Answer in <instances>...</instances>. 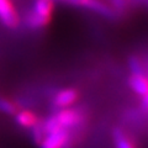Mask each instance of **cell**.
I'll return each mask as SVG.
<instances>
[{"instance_id":"cell-5","label":"cell","mask_w":148,"mask_h":148,"mask_svg":"<svg viewBox=\"0 0 148 148\" xmlns=\"http://www.w3.org/2000/svg\"><path fill=\"white\" fill-rule=\"evenodd\" d=\"M79 91L74 88H64V89L58 90L53 95L51 106L53 111L72 108V106L79 100Z\"/></svg>"},{"instance_id":"cell-10","label":"cell","mask_w":148,"mask_h":148,"mask_svg":"<svg viewBox=\"0 0 148 148\" xmlns=\"http://www.w3.org/2000/svg\"><path fill=\"white\" fill-rule=\"evenodd\" d=\"M128 68L131 71V74H138V73H147L146 69V64L143 62V59L140 57V56H130L128 57Z\"/></svg>"},{"instance_id":"cell-2","label":"cell","mask_w":148,"mask_h":148,"mask_svg":"<svg viewBox=\"0 0 148 148\" xmlns=\"http://www.w3.org/2000/svg\"><path fill=\"white\" fill-rule=\"evenodd\" d=\"M56 0H34L31 9L25 14L24 22L30 30L46 29L52 21Z\"/></svg>"},{"instance_id":"cell-7","label":"cell","mask_w":148,"mask_h":148,"mask_svg":"<svg viewBox=\"0 0 148 148\" xmlns=\"http://www.w3.org/2000/svg\"><path fill=\"white\" fill-rule=\"evenodd\" d=\"M14 117H15V122L17 126H20L21 128H25V130L34 128L41 120L36 115V112H34L32 110H29V109H24V110L20 109L14 115Z\"/></svg>"},{"instance_id":"cell-1","label":"cell","mask_w":148,"mask_h":148,"mask_svg":"<svg viewBox=\"0 0 148 148\" xmlns=\"http://www.w3.org/2000/svg\"><path fill=\"white\" fill-rule=\"evenodd\" d=\"M86 120L88 116L84 110L79 108H67L53 111L48 117L41 120V126L45 133L58 127L68 128L72 131H79L84 128Z\"/></svg>"},{"instance_id":"cell-8","label":"cell","mask_w":148,"mask_h":148,"mask_svg":"<svg viewBox=\"0 0 148 148\" xmlns=\"http://www.w3.org/2000/svg\"><path fill=\"white\" fill-rule=\"evenodd\" d=\"M128 86L135 94L143 96L148 94V75L147 73L131 74L128 77Z\"/></svg>"},{"instance_id":"cell-12","label":"cell","mask_w":148,"mask_h":148,"mask_svg":"<svg viewBox=\"0 0 148 148\" xmlns=\"http://www.w3.org/2000/svg\"><path fill=\"white\" fill-rule=\"evenodd\" d=\"M141 110L148 114V94L141 96Z\"/></svg>"},{"instance_id":"cell-9","label":"cell","mask_w":148,"mask_h":148,"mask_svg":"<svg viewBox=\"0 0 148 148\" xmlns=\"http://www.w3.org/2000/svg\"><path fill=\"white\" fill-rule=\"evenodd\" d=\"M112 141L115 148H136L132 138L127 135L126 131L122 128L116 127L112 132Z\"/></svg>"},{"instance_id":"cell-6","label":"cell","mask_w":148,"mask_h":148,"mask_svg":"<svg viewBox=\"0 0 148 148\" xmlns=\"http://www.w3.org/2000/svg\"><path fill=\"white\" fill-rule=\"evenodd\" d=\"M0 21L8 29L15 30L21 22L20 15L11 0H0Z\"/></svg>"},{"instance_id":"cell-11","label":"cell","mask_w":148,"mask_h":148,"mask_svg":"<svg viewBox=\"0 0 148 148\" xmlns=\"http://www.w3.org/2000/svg\"><path fill=\"white\" fill-rule=\"evenodd\" d=\"M18 110H20V108H18V105L15 101H12L11 99L6 98V96L0 95V112L14 116Z\"/></svg>"},{"instance_id":"cell-4","label":"cell","mask_w":148,"mask_h":148,"mask_svg":"<svg viewBox=\"0 0 148 148\" xmlns=\"http://www.w3.org/2000/svg\"><path fill=\"white\" fill-rule=\"evenodd\" d=\"M62 3H66L68 5L83 8L92 12H96L105 17H112L115 15V10L108 4H105L103 0H59Z\"/></svg>"},{"instance_id":"cell-3","label":"cell","mask_w":148,"mask_h":148,"mask_svg":"<svg viewBox=\"0 0 148 148\" xmlns=\"http://www.w3.org/2000/svg\"><path fill=\"white\" fill-rule=\"evenodd\" d=\"M78 132L63 127L54 128L45 133L38 148H74Z\"/></svg>"}]
</instances>
